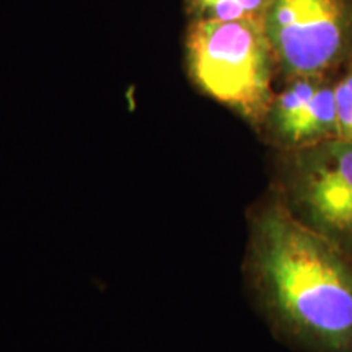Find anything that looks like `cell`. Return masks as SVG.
I'll list each match as a JSON object with an SVG mask.
<instances>
[{
  "label": "cell",
  "mask_w": 352,
  "mask_h": 352,
  "mask_svg": "<svg viewBox=\"0 0 352 352\" xmlns=\"http://www.w3.org/2000/svg\"><path fill=\"white\" fill-rule=\"evenodd\" d=\"M334 96H336L340 138L352 142V57L340 80L334 82Z\"/></svg>",
  "instance_id": "obj_7"
},
{
  "label": "cell",
  "mask_w": 352,
  "mask_h": 352,
  "mask_svg": "<svg viewBox=\"0 0 352 352\" xmlns=\"http://www.w3.org/2000/svg\"><path fill=\"white\" fill-rule=\"evenodd\" d=\"M287 204L300 222L352 259V142L336 138L289 152Z\"/></svg>",
  "instance_id": "obj_4"
},
{
  "label": "cell",
  "mask_w": 352,
  "mask_h": 352,
  "mask_svg": "<svg viewBox=\"0 0 352 352\" xmlns=\"http://www.w3.org/2000/svg\"><path fill=\"white\" fill-rule=\"evenodd\" d=\"M263 21L285 80L328 76L352 57V0H271Z\"/></svg>",
  "instance_id": "obj_3"
},
{
  "label": "cell",
  "mask_w": 352,
  "mask_h": 352,
  "mask_svg": "<svg viewBox=\"0 0 352 352\" xmlns=\"http://www.w3.org/2000/svg\"><path fill=\"white\" fill-rule=\"evenodd\" d=\"M186 59L189 76L206 95L263 126L277 69L263 16L195 20L186 38Z\"/></svg>",
  "instance_id": "obj_2"
},
{
  "label": "cell",
  "mask_w": 352,
  "mask_h": 352,
  "mask_svg": "<svg viewBox=\"0 0 352 352\" xmlns=\"http://www.w3.org/2000/svg\"><path fill=\"white\" fill-rule=\"evenodd\" d=\"M263 126L287 152L340 138L334 82L328 76L285 80L272 96Z\"/></svg>",
  "instance_id": "obj_5"
},
{
  "label": "cell",
  "mask_w": 352,
  "mask_h": 352,
  "mask_svg": "<svg viewBox=\"0 0 352 352\" xmlns=\"http://www.w3.org/2000/svg\"><path fill=\"white\" fill-rule=\"evenodd\" d=\"M250 271L272 327L308 352H352V259L283 197L252 219Z\"/></svg>",
  "instance_id": "obj_1"
},
{
  "label": "cell",
  "mask_w": 352,
  "mask_h": 352,
  "mask_svg": "<svg viewBox=\"0 0 352 352\" xmlns=\"http://www.w3.org/2000/svg\"><path fill=\"white\" fill-rule=\"evenodd\" d=\"M271 0H188L195 20L233 21L263 16Z\"/></svg>",
  "instance_id": "obj_6"
}]
</instances>
